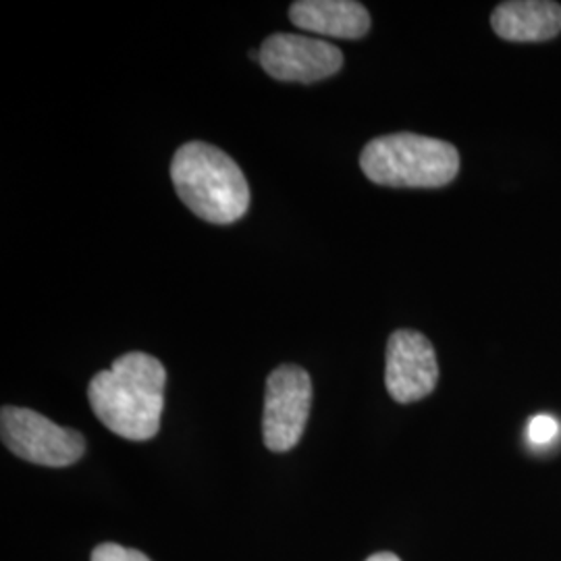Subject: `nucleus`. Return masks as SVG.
<instances>
[{"instance_id":"obj_1","label":"nucleus","mask_w":561,"mask_h":561,"mask_svg":"<svg viewBox=\"0 0 561 561\" xmlns=\"http://www.w3.org/2000/svg\"><path fill=\"white\" fill-rule=\"evenodd\" d=\"M167 370L159 358L129 352L88 387L96 419L127 442H148L161 431Z\"/></svg>"},{"instance_id":"obj_2","label":"nucleus","mask_w":561,"mask_h":561,"mask_svg":"<svg viewBox=\"0 0 561 561\" xmlns=\"http://www.w3.org/2000/svg\"><path fill=\"white\" fill-rule=\"evenodd\" d=\"M171 180L183 204L204 221L231 225L250 208V185L238 162L206 141H187L171 161Z\"/></svg>"},{"instance_id":"obj_3","label":"nucleus","mask_w":561,"mask_h":561,"mask_svg":"<svg viewBox=\"0 0 561 561\" xmlns=\"http://www.w3.org/2000/svg\"><path fill=\"white\" fill-rule=\"evenodd\" d=\"M364 175L389 187H443L456 180L460 154L449 141L416 134L375 138L362 150Z\"/></svg>"},{"instance_id":"obj_4","label":"nucleus","mask_w":561,"mask_h":561,"mask_svg":"<svg viewBox=\"0 0 561 561\" xmlns=\"http://www.w3.org/2000/svg\"><path fill=\"white\" fill-rule=\"evenodd\" d=\"M2 443L18 458L50 468H65L85 451L83 435L65 428L30 408L4 405L0 412Z\"/></svg>"},{"instance_id":"obj_5","label":"nucleus","mask_w":561,"mask_h":561,"mask_svg":"<svg viewBox=\"0 0 561 561\" xmlns=\"http://www.w3.org/2000/svg\"><path fill=\"white\" fill-rule=\"evenodd\" d=\"M312 381L296 364H280L266 379L262 437L264 445L283 454L300 443L310 416Z\"/></svg>"},{"instance_id":"obj_6","label":"nucleus","mask_w":561,"mask_h":561,"mask_svg":"<svg viewBox=\"0 0 561 561\" xmlns=\"http://www.w3.org/2000/svg\"><path fill=\"white\" fill-rule=\"evenodd\" d=\"M261 65L273 80L314 83L341 71L343 53L321 38L273 34L262 42Z\"/></svg>"},{"instance_id":"obj_7","label":"nucleus","mask_w":561,"mask_h":561,"mask_svg":"<svg viewBox=\"0 0 561 561\" xmlns=\"http://www.w3.org/2000/svg\"><path fill=\"white\" fill-rule=\"evenodd\" d=\"M439 381L433 343L419 331L400 329L387 343L385 385L398 403H414L431 396Z\"/></svg>"},{"instance_id":"obj_8","label":"nucleus","mask_w":561,"mask_h":561,"mask_svg":"<svg viewBox=\"0 0 561 561\" xmlns=\"http://www.w3.org/2000/svg\"><path fill=\"white\" fill-rule=\"evenodd\" d=\"M289 20L304 32L340 41H360L370 30L366 7L354 0H298Z\"/></svg>"},{"instance_id":"obj_9","label":"nucleus","mask_w":561,"mask_h":561,"mask_svg":"<svg viewBox=\"0 0 561 561\" xmlns=\"http://www.w3.org/2000/svg\"><path fill=\"white\" fill-rule=\"evenodd\" d=\"M491 25L503 41H551L561 32V7L549 0L502 2L491 15Z\"/></svg>"},{"instance_id":"obj_10","label":"nucleus","mask_w":561,"mask_h":561,"mask_svg":"<svg viewBox=\"0 0 561 561\" xmlns=\"http://www.w3.org/2000/svg\"><path fill=\"white\" fill-rule=\"evenodd\" d=\"M526 435L533 445H549V443L556 442L560 435V422L549 414H537L528 422Z\"/></svg>"},{"instance_id":"obj_11","label":"nucleus","mask_w":561,"mask_h":561,"mask_svg":"<svg viewBox=\"0 0 561 561\" xmlns=\"http://www.w3.org/2000/svg\"><path fill=\"white\" fill-rule=\"evenodd\" d=\"M92 561H150L138 549H129L117 542H102L92 551Z\"/></svg>"},{"instance_id":"obj_12","label":"nucleus","mask_w":561,"mask_h":561,"mask_svg":"<svg viewBox=\"0 0 561 561\" xmlns=\"http://www.w3.org/2000/svg\"><path fill=\"white\" fill-rule=\"evenodd\" d=\"M366 561H401L398 556H393V553H375V556H370Z\"/></svg>"}]
</instances>
